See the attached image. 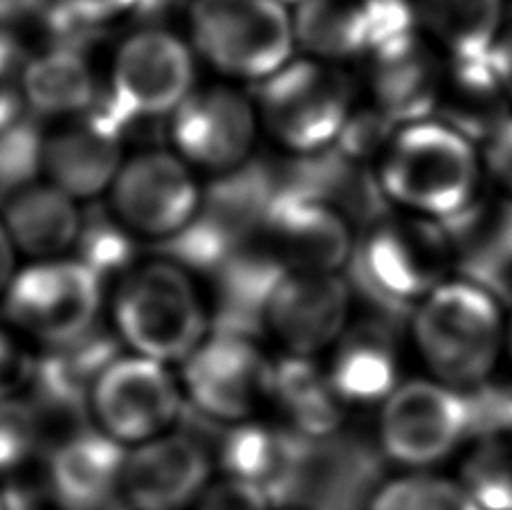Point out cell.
<instances>
[{
    "label": "cell",
    "mask_w": 512,
    "mask_h": 510,
    "mask_svg": "<svg viewBox=\"0 0 512 510\" xmlns=\"http://www.w3.org/2000/svg\"><path fill=\"white\" fill-rule=\"evenodd\" d=\"M483 162L472 140L438 117L400 124L376 162L382 196L405 214L450 221L479 196Z\"/></svg>",
    "instance_id": "1"
},
{
    "label": "cell",
    "mask_w": 512,
    "mask_h": 510,
    "mask_svg": "<svg viewBox=\"0 0 512 510\" xmlns=\"http://www.w3.org/2000/svg\"><path fill=\"white\" fill-rule=\"evenodd\" d=\"M411 335L432 376L450 387L486 380L504 353L501 302L468 277L447 279L414 308Z\"/></svg>",
    "instance_id": "2"
},
{
    "label": "cell",
    "mask_w": 512,
    "mask_h": 510,
    "mask_svg": "<svg viewBox=\"0 0 512 510\" xmlns=\"http://www.w3.org/2000/svg\"><path fill=\"white\" fill-rule=\"evenodd\" d=\"M113 326L131 353L162 364H182L212 331L189 272L171 261L126 272L113 297Z\"/></svg>",
    "instance_id": "3"
},
{
    "label": "cell",
    "mask_w": 512,
    "mask_h": 510,
    "mask_svg": "<svg viewBox=\"0 0 512 510\" xmlns=\"http://www.w3.org/2000/svg\"><path fill=\"white\" fill-rule=\"evenodd\" d=\"M456 248L434 218L382 216L355 245L351 263L360 286L389 308H416L450 279Z\"/></svg>",
    "instance_id": "4"
},
{
    "label": "cell",
    "mask_w": 512,
    "mask_h": 510,
    "mask_svg": "<svg viewBox=\"0 0 512 510\" xmlns=\"http://www.w3.org/2000/svg\"><path fill=\"white\" fill-rule=\"evenodd\" d=\"M189 27L200 57L236 79L261 84L295 54V21L279 0H194Z\"/></svg>",
    "instance_id": "5"
},
{
    "label": "cell",
    "mask_w": 512,
    "mask_h": 510,
    "mask_svg": "<svg viewBox=\"0 0 512 510\" xmlns=\"http://www.w3.org/2000/svg\"><path fill=\"white\" fill-rule=\"evenodd\" d=\"M274 140L301 156L331 149L353 115V86L324 59H292L261 81L259 108Z\"/></svg>",
    "instance_id": "6"
},
{
    "label": "cell",
    "mask_w": 512,
    "mask_h": 510,
    "mask_svg": "<svg viewBox=\"0 0 512 510\" xmlns=\"http://www.w3.org/2000/svg\"><path fill=\"white\" fill-rule=\"evenodd\" d=\"M0 299L16 333L52 349L97 329L104 279L77 257L43 259L18 270Z\"/></svg>",
    "instance_id": "7"
},
{
    "label": "cell",
    "mask_w": 512,
    "mask_h": 510,
    "mask_svg": "<svg viewBox=\"0 0 512 510\" xmlns=\"http://www.w3.org/2000/svg\"><path fill=\"white\" fill-rule=\"evenodd\" d=\"M274 360L254 335L212 329L182 362V391L200 416L221 425L254 421L272 403Z\"/></svg>",
    "instance_id": "8"
},
{
    "label": "cell",
    "mask_w": 512,
    "mask_h": 510,
    "mask_svg": "<svg viewBox=\"0 0 512 510\" xmlns=\"http://www.w3.org/2000/svg\"><path fill=\"white\" fill-rule=\"evenodd\" d=\"M472 434V398L438 380L400 382L380 409L378 448L409 470L445 461Z\"/></svg>",
    "instance_id": "9"
},
{
    "label": "cell",
    "mask_w": 512,
    "mask_h": 510,
    "mask_svg": "<svg viewBox=\"0 0 512 510\" xmlns=\"http://www.w3.org/2000/svg\"><path fill=\"white\" fill-rule=\"evenodd\" d=\"M185 391L167 364L137 353H122L99 376L90 396L97 430L124 448H135L173 430Z\"/></svg>",
    "instance_id": "10"
},
{
    "label": "cell",
    "mask_w": 512,
    "mask_h": 510,
    "mask_svg": "<svg viewBox=\"0 0 512 510\" xmlns=\"http://www.w3.org/2000/svg\"><path fill=\"white\" fill-rule=\"evenodd\" d=\"M194 54L167 30L135 32L120 45L111 72L108 106L122 124L171 117L196 86Z\"/></svg>",
    "instance_id": "11"
},
{
    "label": "cell",
    "mask_w": 512,
    "mask_h": 510,
    "mask_svg": "<svg viewBox=\"0 0 512 510\" xmlns=\"http://www.w3.org/2000/svg\"><path fill=\"white\" fill-rule=\"evenodd\" d=\"M252 243L283 272H340L355 252L349 218L290 185H279Z\"/></svg>",
    "instance_id": "12"
},
{
    "label": "cell",
    "mask_w": 512,
    "mask_h": 510,
    "mask_svg": "<svg viewBox=\"0 0 512 510\" xmlns=\"http://www.w3.org/2000/svg\"><path fill=\"white\" fill-rule=\"evenodd\" d=\"M111 214L133 236L167 241L194 223L203 189L178 153L146 151L124 165L113 180Z\"/></svg>",
    "instance_id": "13"
},
{
    "label": "cell",
    "mask_w": 512,
    "mask_h": 510,
    "mask_svg": "<svg viewBox=\"0 0 512 510\" xmlns=\"http://www.w3.org/2000/svg\"><path fill=\"white\" fill-rule=\"evenodd\" d=\"M277 189V180L252 165L223 173L203 191L194 223L171 243L182 266L221 270L254 239Z\"/></svg>",
    "instance_id": "14"
},
{
    "label": "cell",
    "mask_w": 512,
    "mask_h": 510,
    "mask_svg": "<svg viewBox=\"0 0 512 510\" xmlns=\"http://www.w3.org/2000/svg\"><path fill=\"white\" fill-rule=\"evenodd\" d=\"M297 43L315 59L373 57L416 34V5L409 0H304L292 16Z\"/></svg>",
    "instance_id": "15"
},
{
    "label": "cell",
    "mask_w": 512,
    "mask_h": 510,
    "mask_svg": "<svg viewBox=\"0 0 512 510\" xmlns=\"http://www.w3.org/2000/svg\"><path fill=\"white\" fill-rule=\"evenodd\" d=\"M169 120L173 147L189 167L230 173L248 165L259 111L239 90L194 88Z\"/></svg>",
    "instance_id": "16"
},
{
    "label": "cell",
    "mask_w": 512,
    "mask_h": 510,
    "mask_svg": "<svg viewBox=\"0 0 512 510\" xmlns=\"http://www.w3.org/2000/svg\"><path fill=\"white\" fill-rule=\"evenodd\" d=\"M349 308L351 288L340 272H288L270 293L263 326L286 353L315 358L344 338Z\"/></svg>",
    "instance_id": "17"
},
{
    "label": "cell",
    "mask_w": 512,
    "mask_h": 510,
    "mask_svg": "<svg viewBox=\"0 0 512 510\" xmlns=\"http://www.w3.org/2000/svg\"><path fill=\"white\" fill-rule=\"evenodd\" d=\"M313 441L286 425L245 421L227 427L218 443L223 475L243 481L268 499L272 508H297L304 493Z\"/></svg>",
    "instance_id": "18"
},
{
    "label": "cell",
    "mask_w": 512,
    "mask_h": 510,
    "mask_svg": "<svg viewBox=\"0 0 512 510\" xmlns=\"http://www.w3.org/2000/svg\"><path fill=\"white\" fill-rule=\"evenodd\" d=\"M124 129L108 104H95L88 113L70 117L41 140L45 180L75 200L104 194L124 165Z\"/></svg>",
    "instance_id": "19"
},
{
    "label": "cell",
    "mask_w": 512,
    "mask_h": 510,
    "mask_svg": "<svg viewBox=\"0 0 512 510\" xmlns=\"http://www.w3.org/2000/svg\"><path fill=\"white\" fill-rule=\"evenodd\" d=\"M212 454L189 432H167L128 448L124 502L128 510H185L212 484Z\"/></svg>",
    "instance_id": "20"
},
{
    "label": "cell",
    "mask_w": 512,
    "mask_h": 510,
    "mask_svg": "<svg viewBox=\"0 0 512 510\" xmlns=\"http://www.w3.org/2000/svg\"><path fill=\"white\" fill-rule=\"evenodd\" d=\"M128 448L95 425L63 434L48 454V493L61 510H122Z\"/></svg>",
    "instance_id": "21"
},
{
    "label": "cell",
    "mask_w": 512,
    "mask_h": 510,
    "mask_svg": "<svg viewBox=\"0 0 512 510\" xmlns=\"http://www.w3.org/2000/svg\"><path fill=\"white\" fill-rule=\"evenodd\" d=\"M120 355V338L99 331V326L75 342L45 349L39 355L30 387V400L41 412L43 421L86 418L99 376Z\"/></svg>",
    "instance_id": "22"
},
{
    "label": "cell",
    "mask_w": 512,
    "mask_h": 510,
    "mask_svg": "<svg viewBox=\"0 0 512 510\" xmlns=\"http://www.w3.org/2000/svg\"><path fill=\"white\" fill-rule=\"evenodd\" d=\"M380 448L344 432L313 441L304 493V510H369L384 484Z\"/></svg>",
    "instance_id": "23"
},
{
    "label": "cell",
    "mask_w": 512,
    "mask_h": 510,
    "mask_svg": "<svg viewBox=\"0 0 512 510\" xmlns=\"http://www.w3.org/2000/svg\"><path fill=\"white\" fill-rule=\"evenodd\" d=\"M371 61L378 111L398 126L432 117L441 97L443 70L418 32L387 45Z\"/></svg>",
    "instance_id": "24"
},
{
    "label": "cell",
    "mask_w": 512,
    "mask_h": 510,
    "mask_svg": "<svg viewBox=\"0 0 512 510\" xmlns=\"http://www.w3.org/2000/svg\"><path fill=\"white\" fill-rule=\"evenodd\" d=\"M5 230L16 252L36 261L57 259L75 248L84 216L77 200L52 182H25L3 200Z\"/></svg>",
    "instance_id": "25"
},
{
    "label": "cell",
    "mask_w": 512,
    "mask_h": 510,
    "mask_svg": "<svg viewBox=\"0 0 512 510\" xmlns=\"http://www.w3.org/2000/svg\"><path fill=\"white\" fill-rule=\"evenodd\" d=\"M272 403L279 407L286 427L308 441L340 434L349 407L315 358L290 353L274 362Z\"/></svg>",
    "instance_id": "26"
},
{
    "label": "cell",
    "mask_w": 512,
    "mask_h": 510,
    "mask_svg": "<svg viewBox=\"0 0 512 510\" xmlns=\"http://www.w3.org/2000/svg\"><path fill=\"white\" fill-rule=\"evenodd\" d=\"M326 371L346 405H382L400 385L396 342L380 324L358 326L337 342Z\"/></svg>",
    "instance_id": "27"
},
{
    "label": "cell",
    "mask_w": 512,
    "mask_h": 510,
    "mask_svg": "<svg viewBox=\"0 0 512 510\" xmlns=\"http://www.w3.org/2000/svg\"><path fill=\"white\" fill-rule=\"evenodd\" d=\"M416 18L447 61L483 63L504 32V0H418Z\"/></svg>",
    "instance_id": "28"
},
{
    "label": "cell",
    "mask_w": 512,
    "mask_h": 510,
    "mask_svg": "<svg viewBox=\"0 0 512 510\" xmlns=\"http://www.w3.org/2000/svg\"><path fill=\"white\" fill-rule=\"evenodd\" d=\"M23 90L27 111L63 120L88 113L97 99L93 68L75 45H57L27 59Z\"/></svg>",
    "instance_id": "29"
},
{
    "label": "cell",
    "mask_w": 512,
    "mask_h": 510,
    "mask_svg": "<svg viewBox=\"0 0 512 510\" xmlns=\"http://www.w3.org/2000/svg\"><path fill=\"white\" fill-rule=\"evenodd\" d=\"M508 97L501 90L490 61L452 63L443 72L438 108L441 120L452 124L463 135L474 140H488V135L506 120Z\"/></svg>",
    "instance_id": "30"
},
{
    "label": "cell",
    "mask_w": 512,
    "mask_h": 510,
    "mask_svg": "<svg viewBox=\"0 0 512 510\" xmlns=\"http://www.w3.org/2000/svg\"><path fill=\"white\" fill-rule=\"evenodd\" d=\"M459 484L479 510H512V425L477 436Z\"/></svg>",
    "instance_id": "31"
},
{
    "label": "cell",
    "mask_w": 512,
    "mask_h": 510,
    "mask_svg": "<svg viewBox=\"0 0 512 510\" xmlns=\"http://www.w3.org/2000/svg\"><path fill=\"white\" fill-rule=\"evenodd\" d=\"M369 510H479L459 481L411 472L384 481Z\"/></svg>",
    "instance_id": "32"
},
{
    "label": "cell",
    "mask_w": 512,
    "mask_h": 510,
    "mask_svg": "<svg viewBox=\"0 0 512 510\" xmlns=\"http://www.w3.org/2000/svg\"><path fill=\"white\" fill-rule=\"evenodd\" d=\"M45 421L30 398H0V475L21 470L39 454Z\"/></svg>",
    "instance_id": "33"
},
{
    "label": "cell",
    "mask_w": 512,
    "mask_h": 510,
    "mask_svg": "<svg viewBox=\"0 0 512 510\" xmlns=\"http://www.w3.org/2000/svg\"><path fill=\"white\" fill-rule=\"evenodd\" d=\"M75 248L81 250L77 259L86 266L93 268L99 277L106 281L113 272H122V277L128 270H133V234L117 221L111 214L108 218H97V221L81 223V232Z\"/></svg>",
    "instance_id": "34"
},
{
    "label": "cell",
    "mask_w": 512,
    "mask_h": 510,
    "mask_svg": "<svg viewBox=\"0 0 512 510\" xmlns=\"http://www.w3.org/2000/svg\"><path fill=\"white\" fill-rule=\"evenodd\" d=\"M149 7V0H50L52 21L66 32L97 30L115 18Z\"/></svg>",
    "instance_id": "35"
},
{
    "label": "cell",
    "mask_w": 512,
    "mask_h": 510,
    "mask_svg": "<svg viewBox=\"0 0 512 510\" xmlns=\"http://www.w3.org/2000/svg\"><path fill=\"white\" fill-rule=\"evenodd\" d=\"M39 355L32 353L21 333L0 324V398L23 396L32 387Z\"/></svg>",
    "instance_id": "36"
},
{
    "label": "cell",
    "mask_w": 512,
    "mask_h": 510,
    "mask_svg": "<svg viewBox=\"0 0 512 510\" xmlns=\"http://www.w3.org/2000/svg\"><path fill=\"white\" fill-rule=\"evenodd\" d=\"M27 59L14 39L0 34V133L23 122L27 111L23 72Z\"/></svg>",
    "instance_id": "37"
},
{
    "label": "cell",
    "mask_w": 512,
    "mask_h": 510,
    "mask_svg": "<svg viewBox=\"0 0 512 510\" xmlns=\"http://www.w3.org/2000/svg\"><path fill=\"white\" fill-rule=\"evenodd\" d=\"M196 510H272V504L256 488L223 477L207 486L196 502Z\"/></svg>",
    "instance_id": "38"
},
{
    "label": "cell",
    "mask_w": 512,
    "mask_h": 510,
    "mask_svg": "<svg viewBox=\"0 0 512 510\" xmlns=\"http://www.w3.org/2000/svg\"><path fill=\"white\" fill-rule=\"evenodd\" d=\"M481 162L501 191L512 198V115H508L483 142Z\"/></svg>",
    "instance_id": "39"
},
{
    "label": "cell",
    "mask_w": 512,
    "mask_h": 510,
    "mask_svg": "<svg viewBox=\"0 0 512 510\" xmlns=\"http://www.w3.org/2000/svg\"><path fill=\"white\" fill-rule=\"evenodd\" d=\"M490 66L495 70V77L501 90H504V95L512 104V27L501 32L495 50H492Z\"/></svg>",
    "instance_id": "40"
},
{
    "label": "cell",
    "mask_w": 512,
    "mask_h": 510,
    "mask_svg": "<svg viewBox=\"0 0 512 510\" xmlns=\"http://www.w3.org/2000/svg\"><path fill=\"white\" fill-rule=\"evenodd\" d=\"M48 5L50 0H0V25L41 14L48 9Z\"/></svg>",
    "instance_id": "41"
},
{
    "label": "cell",
    "mask_w": 512,
    "mask_h": 510,
    "mask_svg": "<svg viewBox=\"0 0 512 510\" xmlns=\"http://www.w3.org/2000/svg\"><path fill=\"white\" fill-rule=\"evenodd\" d=\"M16 272V248L12 239H9L3 221H0V297L5 295V290L12 284Z\"/></svg>",
    "instance_id": "42"
},
{
    "label": "cell",
    "mask_w": 512,
    "mask_h": 510,
    "mask_svg": "<svg viewBox=\"0 0 512 510\" xmlns=\"http://www.w3.org/2000/svg\"><path fill=\"white\" fill-rule=\"evenodd\" d=\"M14 508V497L12 490L0 488V510H12Z\"/></svg>",
    "instance_id": "43"
},
{
    "label": "cell",
    "mask_w": 512,
    "mask_h": 510,
    "mask_svg": "<svg viewBox=\"0 0 512 510\" xmlns=\"http://www.w3.org/2000/svg\"><path fill=\"white\" fill-rule=\"evenodd\" d=\"M504 351L508 353V358L512 362V320L506 322V340H504Z\"/></svg>",
    "instance_id": "44"
},
{
    "label": "cell",
    "mask_w": 512,
    "mask_h": 510,
    "mask_svg": "<svg viewBox=\"0 0 512 510\" xmlns=\"http://www.w3.org/2000/svg\"><path fill=\"white\" fill-rule=\"evenodd\" d=\"M12 497H14V508H12V510H32L30 506H25V504L21 502V497H18L16 493H12Z\"/></svg>",
    "instance_id": "45"
},
{
    "label": "cell",
    "mask_w": 512,
    "mask_h": 510,
    "mask_svg": "<svg viewBox=\"0 0 512 510\" xmlns=\"http://www.w3.org/2000/svg\"><path fill=\"white\" fill-rule=\"evenodd\" d=\"M279 3H283V5H286V7H290V5H301V3H304V0H279Z\"/></svg>",
    "instance_id": "46"
},
{
    "label": "cell",
    "mask_w": 512,
    "mask_h": 510,
    "mask_svg": "<svg viewBox=\"0 0 512 510\" xmlns=\"http://www.w3.org/2000/svg\"><path fill=\"white\" fill-rule=\"evenodd\" d=\"M510 425H512V400H510Z\"/></svg>",
    "instance_id": "47"
},
{
    "label": "cell",
    "mask_w": 512,
    "mask_h": 510,
    "mask_svg": "<svg viewBox=\"0 0 512 510\" xmlns=\"http://www.w3.org/2000/svg\"><path fill=\"white\" fill-rule=\"evenodd\" d=\"M288 510H292V508H288ZM295 510H304V508H295Z\"/></svg>",
    "instance_id": "48"
}]
</instances>
